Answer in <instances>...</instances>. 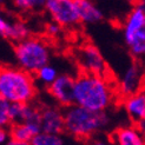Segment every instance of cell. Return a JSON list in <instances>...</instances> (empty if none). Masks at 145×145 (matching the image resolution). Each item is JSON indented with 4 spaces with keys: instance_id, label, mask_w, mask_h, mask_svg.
<instances>
[{
    "instance_id": "cell-5",
    "label": "cell",
    "mask_w": 145,
    "mask_h": 145,
    "mask_svg": "<svg viewBox=\"0 0 145 145\" xmlns=\"http://www.w3.org/2000/svg\"><path fill=\"white\" fill-rule=\"evenodd\" d=\"M125 42L135 58H140L145 53V7L139 0L127 16L123 28Z\"/></svg>"
},
{
    "instance_id": "cell-1",
    "label": "cell",
    "mask_w": 145,
    "mask_h": 145,
    "mask_svg": "<svg viewBox=\"0 0 145 145\" xmlns=\"http://www.w3.org/2000/svg\"><path fill=\"white\" fill-rule=\"evenodd\" d=\"M114 99L112 84L105 74L83 73L74 79L73 104L91 111L104 112Z\"/></svg>"
},
{
    "instance_id": "cell-6",
    "label": "cell",
    "mask_w": 145,
    "mask_h": 145,
    "mask_svg": "<svg viewBox=\"0 0 145 145\" xmlns=\"http://www.w3.org/2000/svg\"><path fill=\"white\" fill-rule=\"evenodd\" d=\"M44 7L52 20L61 27H73L80 23L74 0H46Z\"/></svg>"
},
{
    "instance_id": "cell-4",
    "label": "cell",
    "mask_w": 145,
    "mask_h": 145,
    "mask_svg": "<svg viewBox=\"0 0 145 145\" xmlns=\"http://www.w3.org/2000/svg\"><path fill=\"white\" fill-rule=\"evenodd\" d=\"M14 56L21 70L28 73H35L40 67L50 63L51 50L42 39L27 37L17 42Z\"/></svg>"
},
{
    "instance_id": "cell-23",
    "label": "cell",
    "mask_w": 145,
    "mask_h": 145,
    "mask_svg": "<svg viewBox=\"0 0 145 145\" xmlns=\"http://www.w3.org/2000/svg\"><path fill=\"white\" fill-rule=\"evenodd\" d=\"M91 145H113V144L105 139H95L91 143Z\"/></svg>"
},
{
    "instance_id": "cell-16",
    "label": "cell",
    "mask_w": 145,
    "mask_h": 145,
    "mask_svg": "<svg viewBox=\"0 0 145 145\" xmlns=\"http://www.w3.org/2000/svg\"><path fill=\"white\" fill-rule=\"evenodd\" d=\"M31 145H64V140L60 135L39 132L31 139Z\"/></svg>"
},
{
    "instance_id": "cell-12",
    "label": "cell",
    "mask_w": 145,
    "mask_h": 145,
    "mask_svg": "<svg viewBox=\"0 0 145 145\" xmlns=\"http://www.w3.org/2000/svg\"><path fill=\"white\" fill-rule=\"evenodd\" d=\"M113 145H145L144 137L137 126H123L112 136Z\"/></svg>"
},
{
    "instance_id": "cell-10",
    "label": "cell",
    "mask_w": 145,
    "mask_h": 145,
    "mask_svg": "<svg viewBox=\"0 0 145 145\" xmlns=\"http://www.w3.org/2000/svg\"><path fill=\"white\" fill-rule=\"evenodd\" d=\"M0 35L18 42L30 37V28L23 21L10 20L5 13L0 12Z\"/></svg>"
},
{
    "instance_id": "cell-21",
    "label": "cell",
    "mask_w": 145,
    "mask_h": 145,
    "mask_svg": "<svg viewBox=\"0 0 145 145\" xmlns=\"http://www.w3.org/2000/svg\"><path fill=\"white\" fill-rule=\"evenodd\" d=\"M6 145H31L30 142H21V140H17V139H8L6 142Z\"/></svg>"
},
{
    "instance_id": "cell-22",
    "label": "cell",
    "mask_w": 145,
    "mask_h": 145,
    "mask_svg": "<svg viewBox=\"0 0 145 145\" xmlns=\"http://www.w3.org/2000/svg\"><path fill=\"white\" fill-rule=\"evenodd\" d=\"M8 140V135L5 131V129L0 126V144H4Z\"/></svg>"
},
{
    "instance_id": "cell-15",
    "label": "cell",
    "mask_w": 145,
    "mask_h": 145,
    "mask_svg": "<svg viewBox=\"0 0 145 145\" xmlns=\"http://www.w3.org/2000/svg\"><path fill=\"white\" fill-rule=\"evenodd\" d=\"M40 132L39 125L28 124V123H14L11 130V137L13 139L21 142H31L33 137Z\"/></svg>"
},
{
    "instance_id": "cell-20",
    "label": "cell",
    "mask_w": 145,
    "mask_h": 145,
    "mask_svg": "<svg viewBox=\"0 0 145 145\" xmlns=\"http://www.w3.org/2000/svg\"><path fill=\"white\" fill-rule=\"evenodd\" d=\"M46 31L51 37H58V35L61 33V26L54 23V21H52V23L46 26Z\"/></svg>"
},
{
    "instance_id": "cell-8",
    "label": "cell",
    "mask_w": 145,
    "mask_h": 145,
    "mask_svg": "<svg viewBox=\"0 0 145 145\" xmlns=\"http://www.w3.org/2000/svg\"><path fill=\"white\" fill-rule=\"evenodd\" d=\"M73 84L74 79L69 74H58L48 85V91L52 98L63 106L73 104Z\"/></svg>"
},
{
    "instance_id": "cell-11",
    "label": "cell",
    "mask_w": 145,
    "mask_h": 145,
    "mask_svg": "<svg viewBox=\"0 0 145 145\" xmlns=\"http://www.w3.org/2000/svg\"><path fill=\"white\" fill-rule=\"evenodd\" d=\"M40 131L60 135L64 131V112L57 107H46L40 111Z\"/></svg>"
},
{
    "instance_id": "cell-13",
    "label": "cell",
    "mask_w": 145,
    "mask_h": 145,
    "mask_svg": "<svg viewBox=\"0 0 145 145\" xmlns=\"http://www.w3.org/2000/svg\"><path fill=\"white\" fill-rule=\"evenodd\" d=\"M125 111L136 124L145 119V95L144 92L138 91L130 95L124 101Z\"/></svg>"
},
{
    "instance_id": "cell-18",
    "label": "cell",
    "mask_w": 145,
    "mask_h": 145,
    "mask_svg": "<svg viewBox=\"0 0 145 145\" xmlns=\"http://www.w3.org/2000/svg\"><path fill=\"white\" fill-rule=\"evenodd\" d=\"M46 0H13V5L21 12L38 11L45 6Z\"/></svg>"
},
{
    "instance_id": "cell-2",
    "label": "cell",
    "mask_w": 145,
    "mask_h": 145,
    "mask_svg": "<svg viewBox=\"0 0 145 145\" xmlns=\"http://www.w3.org/2000/svg\"><path fill=\"white\" fill-rule=\"evenodd\" d=\"M34 79L31 73L20 67H0V97L10 103L27 104L34 98Z\"/></svg>"
},
{
    "instance_id": "cell-19",
    "label": "cell",
    "mask_w": 145,
    "mask_h": 145,
    "mask_svg": "<svg viewBox=\"0 0 145 145\" xmlns=\"http://www.w3.org/2000/svg\"><path fill=\"white\" fill-rule=\"evenodd\" d=\"M10 107H11L10 101L0 97V126L1 127H5L12 123L10 116Z\"/></svg>"
},
{
    "instance_id": "cell-3",
    "label": "cell",
    "mask_w": 145,
    "mask_h": 145,
    "mask_svg": "<svg viewBox=\"0 0 145 145\" xmlns=\"http://www.w3.org/2000/svg\"><path fill=\"white\" fill-rule=\"evenodd\" d=\"M107 124L108 117L105 111H91L72 104L64 112V130L77 138H89L103 130Z\"/></svg>"
},
{
    "instance_id": "cell-17",
    "label": "cell",
    "mask_w": 145,
    "mask_h": 145,
    "mask_svg": "<svg viewBox=\"0 0 145 145\" xmlns=\"http://www.w3.org/2000/svg\"><path fill=\"white\" fill-rule=\"evenodd\" d=\"M58 74L59 73H58L57 69L53 66V65H51L50 63L44 65V66L40 67L37 72H35V76H37L38 82L42 85H46V86H48L51 83H52L58 77Z\"/></svg>"
},
{
    "instance_id": "cell-9",
    "label": "cell",
    "mask_w": 145,
    "mask_h": 145,
    "mask_svg": "<svg viewBox=\"0 0 145 145\" xmlns=\"http://www.w3.org/2000/svg\"><path fill=\"white\" fill-rule=\"evenodd\" d=\"M143 84V70L138 64H132L124 71L119 80V91L123 96H130L140 91Z\"/></svg>"
},
{
    "instance_id": "cell-14",
    "label": "cell",
    "mask_w": 145,
    "mask_h": 145,
    "mask_svg": "<svg viewBox=\"0 0 145 145\" xmlns=\"http://www.w3.org/2000/svg\"><path fill=\"white\" fill-rule=\"evenodd\" d=\"M79 21L84 24H97L103 19V13L92 0H74Z\"/></svg>"
},
{
    "instance_id": "cell-7",
    "label": "cell",
    "mask_w": 145,
    "mask_h": 145,
    "mask_svg": "<svg viewBox=\"0 0 145 145\" xmlns=\"http://www.w3.org/2000/svg\"><path fill=\"white\" fill-rule=\"evenodd\" d=\"M77 63L79 67L85 73H93V74H105L107 71L106 61L104 59L100 51L93 45L86 44L78 48L77 53Z\"/></svg>"
},
{
    "instance_id": "cell-24",
    "label": "cell",
    "mask_w": 145,
    "mask_h": 145,
    "mask_svg": "<svg viewBox=\"0 0 145 145\" xmlns=\"http://www.w3.org/2000/svg\"><path fill=\"white\" fill-rule=\"evenodd\" d=\"M5 3V0H0V5H1V4H4Z\"/></svg>"
}]
</instances>
